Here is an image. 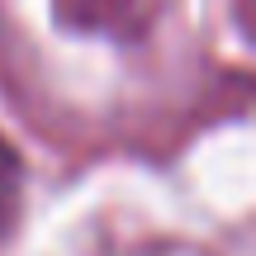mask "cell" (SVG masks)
<instances>
[{
  "label": "cell",
  "mask_w": 256,
  "mask_h": 256,
  "mask_svg": "<svg viewBox=\"0 0 256 256\" xmlns=\"http://www.w3.org/2000/svg\"><path fill=\"white\" fill-rule=\"evenodd\" d=\"M19 200H24V166H19L14 147L0 138V238H5V228L14 223Z\"/></svg>",
  "instance_id": "1"
}]
</instances>
